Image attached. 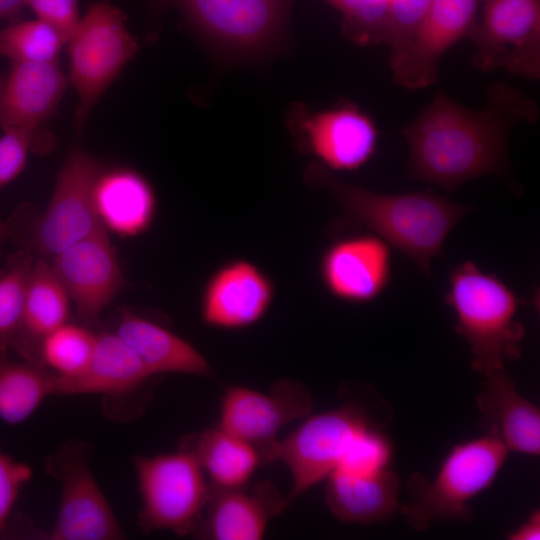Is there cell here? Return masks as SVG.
I'll list each match as a JSON object with an SVG mask.
<instances>
[{
	"label": "cell",
	"mask_w": 540,
	"mask_h": 540,
	"mask_svg": "<svg viewBox=\"0 0 540 540\" xmlns=\"http://www.w3.org/2000/svg\"><path fill=\"white\" fill-rule=\"evenodd\" d=\"M431 1H392L380 43L390 48V59L399 56L412 43L425 21Z\"/></svg>",
	"instance_id": "cell-33"
},
{
	"label": "cell",
	"mask_w": 540,
	"mask_h": 540,
	"mask_svg": "<svg viewBox=\"0 0 540 540\" xmlns=\"http://www.w3.org/2000/svg\"><path fill=\"white\" fill-rule=\"evenodd\" d=\"M4 132L0 138V187L23 171L30 149L45 151L52 143L40 129H8Z\"/></svg>",
	"instance_id": "cell-34"
},
{
	"label": "cell",
	"mask_w": 540,
	"mask_h": 540,
	"mask_svg": "<svg viewBox=\"0 0 540 540\" xmlns=\"http://www.w3.org/2000/svg\"><path fill=\"white\" fill-rule=\"evenodd\" d=\"M319 274L334 298L353 304L372 302L391 280L390 245L374 233L340 238L323 252Z\"/></svg>",
	"instance_id": "cell-16"
},
{
	"label": "cell",
	"mask_w": 540,
	"mask_h": 540,
	"mask_svg": "<svg viewBox=\"0 0 540 540\" xmlns=\"http://www.w3.org/2000/svg\"><path fill=\"white\" fill-rule=\"evenodd\" d=\"M483 0H432L418 34L399 56L390 59L394 82L420 89L438 79L441 57L474 28Z\"/></svg>",
	"instance_id": "cell-15"
},
{
	"label": "cell",
	"mask_w": 540,
	"mask_h": 540,
	"mask_svg": "<svg viewBox=\"0 0 540 540\" xmlns=\"http://www.w3.org/2000/svg\"><path fill=\"white\" fill-rule=\"evenodd\" d=\"M100 172L99 163L86 151L70 152L46 210L31 228V244L42 255L54 257L104 227L93 203V187Z\"/></svg>",
	"instance_id": "cell-13"
},
{
	"label": "cell",
	"mask_w": 540,
	"mask_h": 540,
	"mask_svg": "<svg viewBox=\"0 0 540 540\" xmlns=\"http://www.w3.org/2000/svg\"><path fill=\"white\" fill-rule=\"evenodd\" d=\"M311 186L327 190L349 221L365 226L409 257L425 275L445 239L471 210L431 192L381 194L345 183L313 161L304 171Z\"/></svg>",
	"instance_id": "cell-2"
},
{
	"label": "cell",
	"mask_w": 540,
	"mask_h": 540,
	"mask_svg": "<svg viewBox=\"0 0 540 540\" xmlns=\"http://www.w3.org/2000/svg\"><path fill=\"white\" fill-rule=\"evenodd\" d=\"M474 66L503 68L513 76L540 77V0H483L469 34Z\"/></svg>",
	"instance_id": "cell-11"
},
{
	"label": "cell",
	"mask_w": 540,
	"mask_h": 540,
	"mask_svg": "<svg viewBox=\"0 0 540 540\" xmlns=\"http://www.w3.org/2000/svg\"><path fill=\"white\" fill-rule=\"evenodd\" d=\"M114 333L135 352L153 376L212 374L206 358L191 343L150 319L125 311Z\"/></svg>",
	"instance_id": "cell-23"
},
{
	"label": "cell",
	"mask_w": 540,
	"mask_h": 540,
	"mask_svg": "<svg viewBox=\"0 0 540 540\" xmlns=\"http://www.w3.org/2000/svg\"><path fill=\"white\" fill-rule=\"evenodd\" d=\"M34 261L31 251L21 247L0 268V352L12 348Z\"/></svg>",
	"instance_id": "cell-28"
},
{
	"label": "cell",
	"mask_w": 540,
	"mask_h": 540,
	"mask_svg": "<svg viewBox=\"0 0 540 540\" xmlns=\"http://www.w3.org/2000/svg\"><path fill=\"white\" fill-rule=\"evenodd\" d=\"M117 7L99 2L80 19L68 39L69 78L78 94L75 126L84 127L89 114L110 84L138 51Z\"/></svg>",
	"instance_id": "cell-7"
},
{
	"label": "cell",
	"mask_w": 540,
	"mask_h": 540,
	"mask_svg": "<svg viewBox=\"0 0 540 540\" xmlns=\"http://www.w3.org/2000/svg\"><path fill=\"white\" fill-rule=\"evenodd\" d=\"M93 203L102 225L122 236L146 231L156 213L151 184L132 169L100 172L93 187Z\"/></svg>",
	"instance_id": "cell-24"
},
{
	"label": "cell",
	"mask_w": 540,
	"mask_h": 540,
	"mask_svg": "<svg viewBox=\"0 0 540 540\" xmlns=\"http://www.w3.org/2000/svg\"><path fill=\"white\" fill-rule=\"evenodd\" d=\"M389 420L355 401L307 418L277 447V460L284 462L292 476L287 503L325 480L360 431L383 428Z\"/></svg>",
	"instance_id": "cell-8"
},
{
	"label": "cell",
	"mask_w": 540,
	"mask_h": 540,
	"mask_svg": "<svg viewBox=\"0 0 540 540\" xmlns=\"http://www.w3.org/2000/svg\"><path fill=\"white\" fill-rule=\"evenodd\" d=\"M286 124L297 149L329 170L353 171L375 154L379 130L372 117L345 101L319 111L293 103Z\"/></svg>",
	"instance_id": "cell-9"
},
{
	"label": "cell",
	"mask_w": 540,
	"mask_h": 540,
	"mask_svg": "<svg viewBox=\"0 0 540 540\" xmlns=\"http://www.w3.org/2000/svg\"><path fill=\"white\" fill-rule=\"evenodd\" d=\"M508 452L501 441L484 434L454 445L432 481L413 473L407 482L410 498L400 506L409 526L426 531L434 522L469 521L471 500L491 486Z\"/></svg>",
	"instance_id": "cell-4"
},
{
	"label": "cell",
	"mask_w": 540,
	"mask_h": 540,
	"mask_svg": "<svg viewBox=\"0 0 540 540\" xmlns=\"http://www.w3.org/2000/svg\"><path fill=\"white\" fill-rule=\"evenodd\" d=\"M216 55L254 61L276 51L287 37L290 4L282 0H165Z\"/></svg>",
	"instance_id": "cell-5"
},
{
	"label": "cell",
	"mask_w": 540,
	"mask_h": 540,
	"mask_svg": "<svg viewBox=\"0 0 540 540\" xmlns=\"http://www.w3.org/2000/svg\"><path fill=\"white\" fill-rule=\"evenodd\" d=\"M141 509L138 527L147 534L168 530L191 534L210 496L211 486L194 456L180 449L134 459Z\"/></svg>",
	"instance_id": "cell-6"
},
{
	"label": "cell",
	"mask_w": 540,
	"mask_h": 540,
	"mask_svg": "<svg viewBox=\"0 0 540 540\" xmlns=\"http://www.w3.org/2000/svg\"><path fill=\"white\" fill-rule=\"evenodd\" d=\"M89 447L70 440L46 459L47 473L61 483L51 540H118L124 532L89 466Z\"/></svg>",
	"instance_id": "cell-10"
},
{
	"label": "cell",
	"mask_w": 540,
	"mask_h": 540,
	"mask_svg": "<svg viewBox=\"0 0 540 540\" xmlns=\"http://www.w3.org/2000/svg\"><path fill=\"white\" fill-rule=\"evenodd\" d=\"M4 81H5V77H0V94H1V90H2V87H3Z\"/></svg>",
	"instance_id": "cell-40"
},
{
	"label": "cell",
	"mask_w": 540,
	"mask_h": 540,
	"mask_svg": "<svg viewBox=\"0 0 540 540\" xmlns=\"http://www.w3.org/2000/svg\"><path fill=\"white\" fill-rule=\"evenodd\" d=\"M510 540H538L540 539V512L534 510L516 529L507 537Z\"/></svg>",
	"instance_id": "cell-37"
},
{
	"label": "cell",
	"mask_w": 540,
	"mask_h": 540,
	"mask_svg": "<svg viewBox=\"0 0 540 540\" xmlns=\"http://www.w3.org/2000/svg\"><path fill=\"white\" fill-rule=\"evenodd\" d=\"M65 44L59 32L40 19L0 29V56L20 62H57Z\"/></svg>",
	"instance_id": "cell-29"
},
{
	"label": "cell",
	"mask_w": 540,
	"mask_h": 540,
	"mask_svg": "<svg viewBox=\"0 0 540 540\" xmlns=\"http://www.w3.org/2000/svg\"><path fill=\"white\" fill-rule=\"evenodd\" d=\"M538 118L536 102L505 83L489 86L480 110L439 91L401 129L409 149V173L449 192L471 179L496 174L505 165L513 127Z\"/></svg>",
	"instance_id": "cell-1"
},
{
	"label": "cell",
	"mask_w": 540,
	"mask_h": 540,
	"mask_svg": "<svg viewBox=\"0 0 540 540\" xmlns=\"http://www.w3.org/2000/svg\"><path fill=\"white\" fill-rule=\"evenodd\" d=\"M25 5L26 0H0V18H18Z\"/></svg>",
	"instance_id": "cell-38"
},
{
	"label": "cell",
	"mask_w": 540,
	"mask_h": 540,
	"mask_svg": "<svg viewBox=\"0 0 540 540\" xmlns=\"http://www.w3.org/2000/svg\"><path fill=\"white\" fill-rule=\"evenodd\" d=\"M95 342L96 334L66 322L44 339L41 364L59 376H77L89 365Z\"/></svg>",
	"instance_id": "cell-30"
},
{
	"label": "cell",
	"mask_w": 540,
	"mask_h": 540,
	"mask_svg": "<svg viewBox=\"0 0 540 540\" xmlns=\"http://www.w3.org/2000/svg\"><path fill=\"white\" fill-rule=\"evenodd\" d=\"M53 375L46 367L14 361L8 352H0V419L9 425L28 419L53 395Z\"/></svg>",
	"instance_id": "cell-27"
},
{
	"label": "cell",
	"mask_w": 540,
	"mask_h": 540,
	"mask_svg": "<svg viewBox=\"0 0 540 540\" xmlns=\"http://www.w3.org/2000/svg\"><path fill=\"white\" fill-rule=\"evenodd\" d=\"M312 407L309 391L294 380H278L268 393L230 386L221 400L218 426L253 446L267 464L277 460V434L308 416Z\"/></svg>",
	"instance_id": "cell-12"
},
{
	"label": "cell",
	"mask_w": 540,
	"mask_h": 540,
	"mask_svg": "<svg viewBox=\"0 0 540 540\" xmlns=\"http://www.w3.org/2000/svg\"><path fill=\"white\" fill-rule=\"evenodd\" d=\"M31 478L29 465L0 450V535L6 529L20 491Z\"/></svg>",
	"instance_id": "cell-35"
},
{
	"label": "cell",
	"mask_w": 540,
	"mask_h": 540,
	"mask_svg": "<svg viewBox=\"0 0 540 540\" xmlns=\"http://www.w3.org/2000/svg\"><path fill=\"white\" fill-rule=\"evenodd\" d=\"M274 295V284L260 267L246 259H233L207 279L201 295V319L216 329H245L266 315Z\"/></svg>",
	"instance_id": "cell-17"
},
{
	"label": "cell",
	"mask_w": 540,
	"mask_h": 540,
	"mask_svg": "<svg viewBox=\"0 0 540 540\" xmlns=\"http://www.w3.org/2000/svg\"><path fill=\"white\" fill-rule=\"evenodd\" d=\"M325 481L326 504L343 522H381L400 508V482L390 467L366 473L334 470Z\"/></svg>",
	"instance_id": "cell-22"
},
{
	"label": "cell",
	"mask_w": 540,
	"mask_h": 540,
	"mask_svg": "<svg viewBox=\"0 0 540 540\" xmlns=\"http://www.w3.org/2000/svg\"><path fill=\"white\" fill-rule=\"evenodd\" d=\"M68 314L69 297L51 264L43 258L35 259L12 348L22 360L42 366L41 345L49 334L67 322Z\"/></svg>",
	"instance_id": "cell-25"
},
{
	"label": "cell",
	"mask_w": 540,
	"mask_h": 540,
	"mask_svg": "<svg viewBox=\"0 0 540 540\" xmlns=\"http://www.w3.org/2000/svg\"><path fill=\"white\" fill-rule=\"evenodd\" d=\"M286 497L269 481L251 487L211 492L202 516L191 535L210 540H258L268 523L287 507Z\"/></svg>",
	"instance_id": "cell-18"
},
{
	"label": "cell",
	"mask_w": 540,
	"mask_h": 540,
	"mask_svg": "<svg viewBox=\"0 0 540 540\" xmlns=\"http://www.w3.org/2000/svg\"><path fill=\"white\" fill-rule=\"evenodd\" d=\"M26 5L38 19L56 29L65 44L80 21L78 0H26Z\"/></svg>",
	"instance_id": "cell-36"
},
{
	"label": "cell",
	"mask_w": 540,
	"mask_h": 540,
	"mask_svg": "<svg viewBox=\"0 0 540 540\" xmlns=\"http://www.w3.org/2000/svg\"><path fill=\"white\" fill-rule=\"evenodd\" d=\"M179 448L194 456L210 486L218 489L247 485L262 464L253 446L219 426L187 435Z\"/></svg>",
	"instance_id": "cell-26"
},
{
	"label": "cell",
	"mask_w": 540,
	"mask_h": 540,
	"mask_svg": "<svg viewBox=\"0 0 540 540\" xmlns=\"http://www.w3.org/2000/svg\"><path fill=\"white\" fill-rule=\"evenodd\" d=\"M52 270L78 315L95 323L123 286V275L106 228L102 227L53 257Z\"/></svg>",
	"instance_id": "cell-14"
},
{
	"label": "cell",
	"mask_w": 540,
	"mask_h": 540,
	"mask_svg": "<svg viewBox=\"0 0 540 540\" xmlns=\"http://www.w3.org/2000/svg\"><path fill=\"white\" fill-rule=\"evenodd\" d=\"M476 403L485 434L508 451L540 454V410L517 391L505 369L485 376Z\"/></svg>",
	"instance_id": "cell-19"
},
{
	"label": "cell",
	"mask_w": 540,
	"mask_h": 540,
	"mask_svg": "<svg viewBox=\"0 0 540 540\" xmlns=\"http://www.w3.org/2000/svg\"><path fill=\"white\" fill-rule=\"evenodd\" d=\"M393 455L392 442L382 427L370 426L353 438L334 470L356 473L379 471L390 467Z\"/></svg>",
	"instance_id": "cell-32"
},
{
	"label": "cell",
	"mask_w": 540,
	"mask_h": 540,
	"mask_svg": "<svg viewBox=\"0 0 540 540\" xmlns=\"http://www.w3.org/2000/svg\"><path fill=\"white\" fill-rule=\"evenodd\" d=\"M54 373V372H53ZM153 377L135 352L114 332L96 334L87 368L74 377L54 373L53 395L103 394L120 397L135 393Z\"/></svg>",
	"instance_id": "cell-21"
},
{
	"label": "cell",
	"mask_w": 540,
	"mask_h": 540,
	"mask_svg": "<svg viewBox=\"0 0 540 540\" xmlns=\"http://www.w3.org/2000/svg\"><path fill=\"white\" fill-rule=\"evenodd\" d=\"M342 17L343 36L359 46L377 45L393 0H320Z\"/></svg>",
	"instance_id": "cell-31"
},
{
	"label": "cell",
	"mask_w": 540,
	"mask_h": 540,
	"mask_svg": "<svg viewBox=\"0 0 540 540\" xmlns=\"http://www.w3.org/2000/svg\"><path fill=\"white\" fill-rule=\"evenodd\" d=\"M66 86L57 62L13 63L0 94V127L40 129L57 109Z\"/></svg>",
	"instance_id": "cell-20"
},
{
	"label": "cell",
	"mask_w": 540,
	"mask_h": 540,
	"mask_svg": "<svg viewBox=\"0 0 540 540\" xmlns=\"http://www.w3.org/2000/svg\"><path fill=\"white\" fill-rule=\"evenodd\" d=\"M456 320V332L472 354L471 366L488 376L519 359L526 331L516 320L520 300L496 274L472 261L458 264L449 276L445 296Z\"/></svg>",
	"instance_id": "cell-3"
},
{
	"label": "cell",
	"mask_w": 540,
	"mask_h": 540,
	"mask_svg": "<svg viewBox=\"0 0 540 540\" xmlns=\"http://www.w3.org/2000/svg\"><path fill=\"white\" fill-rule=\"evenodd\" d=\"M9 237H10V228H9L8 223L0 220V255Z\"/></svg>",
	"instance_id": "cell-39"
},
{
	"label": "cell",
	"mask_w": 540,
	"mask_h": 540,
	"mask_svg": "<svg viewBox=\"0 0 540 540\" xmlns=\"http://www.w3.org/2000/svg\"><path fill=\"white\" fill-rule=\"evenodd\" d=\"M282 1H284V2H286L288 4H291V2H292V0H282Z\"/></svg>",
	"instance_id": "cell-41"
}]
</instances>
